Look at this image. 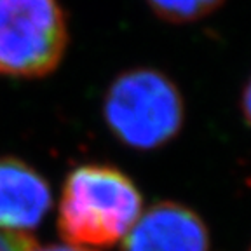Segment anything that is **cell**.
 I'll use <instances>...</instances> for the list:
<instances>
[{
    "mask_svg": "<svg viewBox=\"0 0 251 251\" xmlns=\"http://www.w3.org/2000/svg\"><path fill=\"white\" fill-rule=\"evenodd\" d=\"M243 114L246 117V121L250 119V87H244V94H243Z\"/></svg>",
    "mask_w": 251,
    "mask_h": 251,
    "instance_id": "cell-9",
    "label": "cell"
},
{
    "mask_svg": "<svg viewBox=\"0 0 251 251\" xmlns=\"http://www.w3.org/2000/svg\"><path fill=\"white\" fill-rule=\"evenodd\" d=\"M225 0H147L153 12L169 23H192L224 4Z\"/></svg>",
    "mask_w": 251,
    "mask_h": 251,
    "instance_id": "cell-6",
    "label": "cell"
},
{
    "mask_svg": "<svg viewBox=\"0 0 251 251\" xmlns=\"http://www.w3.org/2000/svg\"><path fill=\"white\" fill-rule=\"evenodd\" d=\"M68 46L59 0H0V75L40 78L52 74Z\"/></svg>",
    "mask_w": 251,
    "mask_h": 251,
    "instance_id": "cell-3",
    "label": "cell"
},
{
    "mask_svg": "<svg viewBox=\"0 0 251 251\" xmlns=\"http://www.w3.org/2000/svg\"><path fill=\"white\" fill-rule=\"evenodd\" d=\"M31 251H94L86 246H75V244H49V246H33Z\"/></svg>",
    "mask_w": 251,
    "mask_h": 251,
    "instance_id": "cell-8",
    "label": "cell"
},
{
    "mask_svg": "<svg viewBox=\"0 0 251 251\" xmlns=\"http://www.w3.org/2000/svg\"><path fill=\"white\" fill-rule=\"evenodd\" d=\"M141 194L115 166L82 164L68 173L58 230L68 244L106 248L124 239L141 215Z\"/></svg>",
    "mask_w": 251,
    "mask_h": 251,
    "instance_id": "cell-1",
    "label": "cell"
},
{
    "mask_svg": "<svg viewBox=\"0 0 251 251\" xmlns=\"http://www.w3.org/2000/svg\"><path fill=\"white\" fill-rule=\"evenodd\" d=\"M103 119L126 147L143 152L161 149L183 127V96L162 72L133 68L117 75L108 86Z\"/></svg>",
    "mask_w": 251,
    "mask_h": 251,
    "instance_id": "cell-2",
    "label": "cell"
},
{
    "mask_svg": "<svg viewBox=\"0 0 251 251\" xmlns=\"http://www.w3.org/2000/svg\"><path fill=\"white\" fill-rule=\"evenodd\" d=\"M208 227L194 209L164 201L140 215L122 241V251H209Z\"/></svg>",
    "mask_w": 251,
    "mask_h": 251,
    "instance_id": "cell-4",
    "label": "cell"
},
{
    "mask_svg": "<svg viewBox=\"0 0 251 251\" xmlns=\"http://www.w3.org/2000/svg\"><path fill=\"white\" fill-rule=\"evenodd\" d=\"M51 204V187L35 168L18 157L0 155V230L28 234Z\"/></svg>",
    "mask_w": 251,
    "mask_h": 251,
    "instance_id": "cell-5",
    "label": "cell"
},
{
    "mask_svg": "<svg viewBox=\"0 0 251 251\" xmlns=\"http://www.w3.org/2000/svg\"><path fill=\"white\" fill-rule=\"evenodd\" d=\"M35 239L25 232L0 230V251H31Z\"/></svg>",
    "mask_w": 251,
    "mask_h": 251,
    "instance_id": "cell-7",
    "label": "cell"
}]
</instances>
